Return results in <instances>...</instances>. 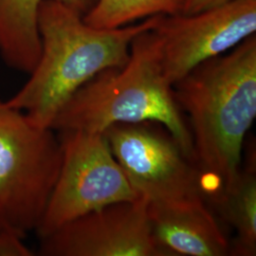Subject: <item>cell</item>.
<instances>
[{
	"instance_id": "4fadbf2b",
	"label": "cell",
	"mask_w": 256,
	"mask_h": 256,
	"mask_svg": "<svg viewBox=\"0 0 256 256\" xmlns=\"http://www.w3.org/2000/svg\"><path fill=\"white\" fill-rule=\"evenodd\" d=\"M34 252L23 238L6 230H0V256H32Z\"/></svg>"
},
{
	"instance_id": "277c9868",
	"label": "cell",
	"mask_w": 256,
	"mask_h": 256,
	"mask_svg": "<svg viewBox=\"0 0 256 256\" xmlns=\"http://www.w3.org/2000/svg\"><path fill=\"white\" fill-rule=\"evenodd\" d=\"M52 128L34 124L0 100V230L26 238L36 232L61 164Z\"/></svg>"
},
{
	"instance_id": "3957f363",
	"label": "cell",
	"mask_w": 256,
	"mask_h": 256,
	"mask_svg": "<svg viewBox=\"0 0 256 256\" xmlns=\"http://www.w3.org/2000/svg\"><path fill=\"white\" fill-rule=\"evenodd\" d=\"M144 122L162 124L196 162L188 122L173 84L165 78L153 28L134 38L126 64L102 72L75 92L56 115L52 129L102 133L113 124Z\"/></svg>"
},
{
	"instance_id": "ba28073f",
	"label": "cell",
	"mask_w": 256,
	"mask_h": 256,
	"mask_svg": "<svg viewBox=\"0 0 256 256\" xmlns=\"http://www.w3.org/2000/svg\"><path fill=\"white\" fill-rule=\"evenodd\" d=\"M146 198L92 210L40 239L44 256H170L156 240Z\"/></svg>"
},
{
	"instance_id": "7c38bea8",
	"label": "cell",
	"mask_w": 256,
	"mask_h": 256,
	"mask_svg": "<svg viewBox=\"0 0 256 256\" xmlns=\"http://www.w3.org/2000/svg\"><path fill=\"white\" fill-rule=\"evenodd\" d=\"M176 14V0H96L82 19L90 27L112 30L138 19Z\"/></svg>"
},
{
	"instance_id": "5bb4252c",
	"label": "cell",
	"mask_w": 256,
	"mask_h": 256,
	"mask_svg": "<svg viewBox=\"0 0 256 256\" xmlns=\"http://www.w3.org/2000/svg\"><path fill=\"white\" fill-rule=\"evenodd\" d=\"M232 0H176V14H192L212 9Z\"/></svg>"
},
{
	"instance_id": "30bf717a",
	"label": "cell",
	"mask_w": 256,
	"mask_h": 256,
	"mask_svg": "<svg viewBox=\"0 0 256 256\" xmlns=\"http://www.w3.org/2000/svg\"><path fill=\"white\" fill-rule=\"evenodd\" d=\"M43 0H0V57L9 68L30 74L41 54L37 10ZM82 14L96 0H58Z\"/></svg>"
},
{
	"instance_id": "7a4b0ae2",
	"label": "cell",
	"mask_w": 256,
	"mask_h": 256,
	"mask_svg": "<svg viewBox=\"0 0 256 256\" xmlns=\"http://www.w3.org/2000/svg\"><path fill=\"white\" fill-rule=\"evenodd\" d=\"M160 16L100 30L86 24L82 14L63 2L43 0L37 10L41 54L28 80L7 102L34 124L52 128L58 112L84 84L126 64L134 38L154 28Z\"/></svg>"
},
{
	"instance_id": "52a82bcc",
	"label": "cell",
	"mask_w": 256,
	"mask_h": 256,
	"mask_svg": "<svg viewBox=\"0 0 256 256\" xmlns=\"http://www.w3.org/2000/svg\"><path fill=\"white\" fill-rule=\"evenodd\" d=\"M160 40L165 78L172 84L192 68L223 54L256 32V0H232L192 14L160 16Z\"/></svg>"
},
{
	"instance_id": "8992f818",
	"label": "cell",
	"mask_w": 256,
	"mask_h": 256,
	"mask_svg": "<svg viewBox=\"0 0 256 256\" xmlns=\"http://www.w3.org/2000/svg\"><path fill=\"white\" fill-rule=\"evenodd\" d=\"M102 134L129 182L147 202H206L200 167L162 124H117Z\"/></svg>"
},
{
	"instance_id": "6da1fadb",
	"label": "cell",
	"mask_w": 256,
	"mask_h": 256,
	"mask_svg": "<svg viewBox=\"0 0 256 256\" xmlns=\"http://www.w3.org/2000/svg\"><path fill=\"white\" fill-rule=\"evenodd\" d=\"M187 117L196 162L216 183L214 200L236 184L256 118V36L196 66L173 84Z\"/></svg>"
},
{
	"instance_id": "9c48e42d",
	"label": "cell",
	"mask_w": 256,
	"mask_h": 256,
	"mask_svg": "<svg viewBox=\"0 0 256 256\" xmlns=\"http://www.w3.org/2000/svg\"><path fill=\"white\" fill-rule=\"evenodd\" d=\"M147 214L169 256H229L230 241L204 200L148 202Z\"/></svg>"
},
{
	"instance_id": "5b68a950",
	"label": "cell",
	"mask_w": 256,
	"mask_h": 256,
	"mask_svg": "<svg viewBox=\"0 0 256 256\" xmlns=\"http://www.w3.org/2000/svg\"><path fill=\"white\" fill-rule=\"evenodd\" d=\"M61 164L36 232L42 238L79 216L140 196L102 133L57 132Z\"/></svg>"
},
{
	"instance_id": "8fae6325",
	"label": "cell",
	"mask_w": 256,
	"mask_h": 256,
	"mask_svg": "<svg viewBox=\"0 0 256 256\" xmlns=\"http://www.w3.org/2000/svg\"><path fill=\"white\" fill-rule=\"evenodd\" d=\"M222 218L236 236L230 243L229 256L256 254V160H250L246 169H241L238 182L228 192L212 200Z\"/></svg>"
}]
</instances>
